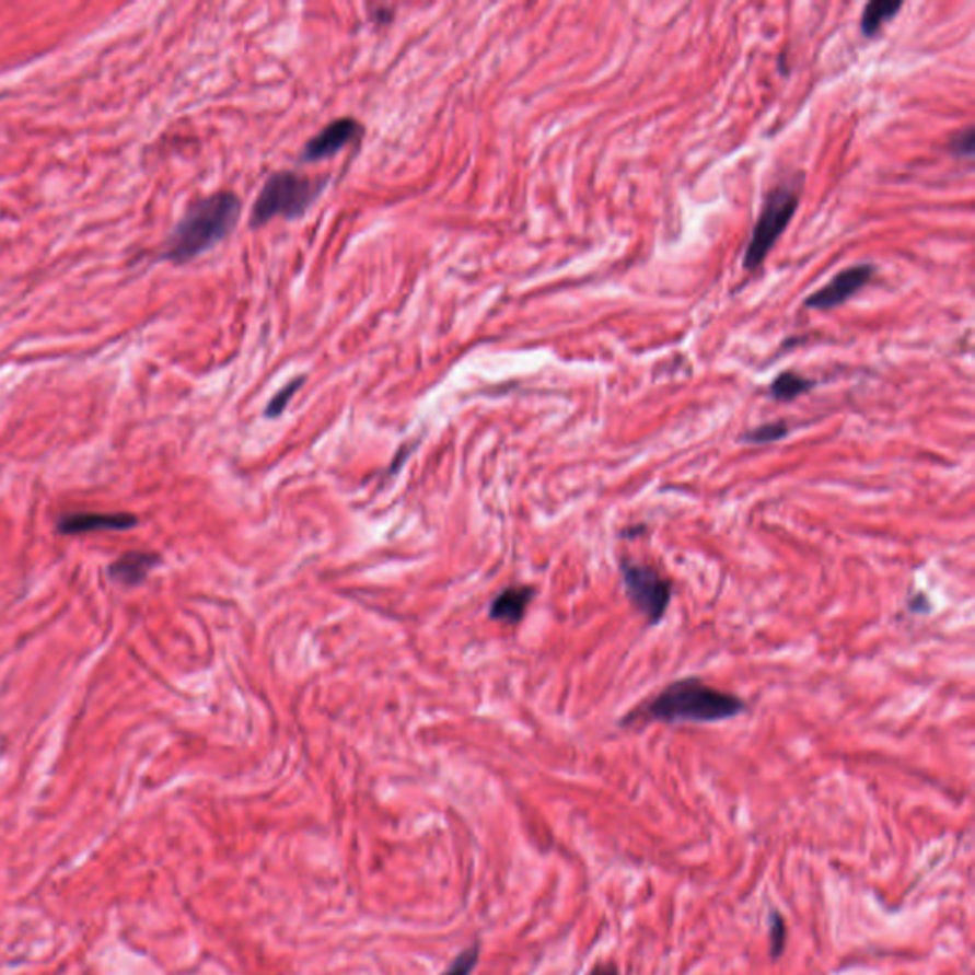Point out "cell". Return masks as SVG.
Wrapping results in <instances>:
<instances>
[{
	"instance_id": "obj_1",
	"label": "cell",
	"mask_w": 975,
	"mask_h": 975,
	"mask_svg": "<svg viewBox=\"0 0 975 975\" xmlns=\"http://www.w3.org/2000/svg\"><path fill=\"white\" fill-rule=\"evenodd\" d=\"M747 711V704L724 689L715 688L699 676H684L675 683L668 684L658 692V696L638 705L624 720L622 727H631L635 722H665V724H683V722H722L735 719Z\"/></svg>"
},
{
	"instance_id": "obj_2",
	"label": "cell",
	"mask_w": 975,
	"mask_h": 975,
	"mask_svg": "<svg viewBox=\"0 0 975 975\" xmlns=\"http://www.w3.org/2000/svg\"><path fill=\"white\" fill-rule=\"evenodd\" d=\"M243 202L235 193H213L195 200L166 241L164 257L174 264H187L213 248L235 229Z\"/></svg>"
},
{
	"instance_id": "obj_3",
	"label": "cell",
	"mask_w": 975,
	"mask_h": 975,
	"mask_svg": "<svg viewBox=\"0 0 975 975\" xmlns=\"http://www.w3.org/2000/svg\"><path fill=\"white\" fill-rule=\"evenodd\" d=\"M326 187V177L313 179L293 170H280L267 177L252 206L249 228L259 229L275 218L293 220L307 212Z\"/></svg>"
},
{
	"instance_id": "obj_4",
	"label": "cell",
	"mask_w": 975,
	"mask_h": 975,
	"mask_svg": "<svg viewBox=\"0 0 975 975\" xmlns=\"http://www.w3.org/2000/svg\"><path fill=\"white\" fill-rule=\"evenodd\" d=\"M797 208H799V193L792 185H776L766 195L763 210L753 228V235L748 239L743 257V267L747 271H755L756 267L764 264L774 244L778 243L779 236L784 235L785 229L791 223Z\"/></svg>"
},
{
	"instance_id": "obj_5",
	"label": "cell",
	"mask_w": 975,
	"mask_h": 975,
	"mask_svg": "<svg viewBox=\"0 0 975 975\" xmlns=\"http://www.w3.org/2000/svg\"><path fill=\"white\" fill-rule=\"evenodd\" d=\"M619 573L624 581L625 594L638 614L645 617L648 625L661 624L673 596L671 581L663 578L652 566L632 558H622Z\"/></svg>"
},
{
	"instance_id": "obj_6",
	"label": "cell",
	"mask_w": 975,
	"mask_h": 975,
	"mask_svg": "<svg viewBox=\"0 0 975 975\" xmlns=\"http://www.w3.org/2000/svg\"><path fill=\"white\" fill-rule=\"evenodd\" d=\"M874 265L859 264L851 265L848 269L838 272L829 285H825L822 290L812 293L804 305L808 309H827L838 307L844 301L850 300L854 293H858L861 288L866 287L869 280L873 279Z\"/></svg>"
},
{
	"instance_id": "obj_7",
	"label": "cell",
	"mask_w": 975,
	"mask_h": 975,
	"mask_svg": "<svg viewBox=\"0 0 975 975\" xmlns=\"http://www.w3.org/2000/svg\"><path fill=\"white\" fill-rule=\"evenodd\" d=\"M362 125L357 118L341 117L324 126L321 132L313 136L301 151V161L316 162L334 156L352 141L360 140Z\"/></svg>"
},
{
	"instance_id": "obj_8",
	"label": "cell",
	"mask_w": 975,
	"mask_h": 975,
	"mask_svg": "<svg viewBox=\"0 0 975 975\" xmlns=\"http://www.w3.org/2000/svg\"><path fill=\"white\" fill-rule=\"evenodd\" d=\"M136 524L138 519L128 513H71L59 519L58 532L66 536L90 534V532H123L132 530Z\"/></svg>"
},
{
	"instance_id": "obj_9",
	"label": "cell",
	"mask_w": 975,
	"mask_h": 975,
	"mask_svg": "<svg viewBox=\"0 0 975 975\" xmlns=\"http://www.w3.org/2000/svg\"><path fill=\"white\" fill-rule=\"evenodd\" d=\"M156 565H159V557L153 553L130 550L109 566V578L118 585H140Z\"/></svg>"
},
{
	"instance_id": "obj_10",
	"label": "cell",
	"mask_w": 975,
	"mask_h": 975,
	"mask_svg": "<svg viewBox=\"0 0 975 975\" xmlns=\"http://www.w3.org/2000/svg\"><path fill=\"white\" fill-rule=\"evenodd\" d=\"M534 594L536 591L532 587H509L503 593L496 596V601L491 602V619L503 622V624H519L526 614V608H529Z\"/></svg>"
},
{
	"instance_id": "obj_11",
	"label": "cell",
	"mask_w": 975,
	"mask_h": 975,
	"mask_svg": "<svg viewBox=\"0 0 975 975\" xmlns=\"http://www.w3.org/2000/svg\"><path fill=\"white\" fill-rule=\"evenodd\" d=\"M902 8V2H897V0H874V2H869L863 8V14H861V31H863V35H867V37L877 35L880 27L884 23L890 22Z\"/></svg>"
},
{
	"instance_id": "obj_12",
	"label": "cell",
	"mask_w": 975,
	"mask_h": 975,
	"mask_svg": "<svg viewBox=\"0 0 975 975\" xmlns=\"http://www.w3.org/2000/svg\"><path fill=\"white\" fill-rule=\"evenodd\" d=\"M814 387V382L808 380L804 375H800L794 370H787L784 374H779L770 385V395L774 401L779 403H789L797 396L804 395Z\"/></svg>"
},
{
	"instance_id": "obj_13",
	"label": "cell",
	"mask_w": 975,
	"mask_h": 975,
	"mask_svg": "<svg viewBox=\"0 0 975 975\" xmlns=\"http://www.w3.org/2000/svg\"><path fill=\"white\" fill-rule=\"evenodd\" d=\"M789 426L785 423V421H770V423H763V426L755 427V429H751L747 433H743L741 440L743 442H747V444H755V446H761V444H771V442H778V440L785 439L787 434H789Z\"/></svg>"
},
{
	"instance_id": "obj_14",
	"label": "cell",
	"mask_w": 975,
	"mask_h": 975,
	"mask_svg": "<svg viewBox=\"0 0 975 975\" xmlns=\"http://www.w3.org/2000/svg\"><path fill=\"white\" fill-rule=\"evenodd\" d=\"M303 382H305V378L301 375V378H295V380H292L288 385H285L277 395L272 396L271 403H269L267 410H265V416H267V418H279L280 414L287 410L288 403H290L292 396L300 391Z\"/></svg>"
},
{
	"instance_id": "obj_15",
	"label": "cell",
	"mask_w": 975,
	"mask_h": 975,
	"mask_svg": "<svg viewBox=\"0 0 975 975\" xmlns=\"http://www.w3.org/2000/svg\"><path fill=\"white\" fill-rule=\"evenodd\" d=\"M478 956H480V947H478V943H475V945L469 947V949H465L463 953L457 954L455 961L442 972V975L473 974V970L477 968Z\"/></svg>"
},
{
	"instance_id": "obj_16",
	"label": "cell",
	"mask_w": 975,
	"mask_h": 975,
	"mask_svg": "<svg viewBox=\"0 0 975 975\" xmlns=\"http://www.w3.org/2000/svg\"><path fill=\"white\" fill-rule=\"evenodd\" d=\"M974 149L975 134L972 126L964 128L962 132L956 134L953 140H951V151H953L954 156H972Z\"/></svg>"
},
{
	"instance_id": "obj_17",
	"label": "cell",
	"mask_w": 975,
	"mask_h": 975,
	"mask_svg": "<svg viewBox=\"0 0 975 975\" xmlns=\"http://www.w3.org/2000/svg\"><path fill=\"white\" fill-rule=\"evenodd\" d=\"M785 936H787V931H785L784 918L779 917V913H774L770 928L771 956L774 959L784 951Z\"/></svg>"
},
{
	"instance_id": "obj_18",
	"label": "cell",
	"mask_w": 975,
	"mask_h": 975,
	"mask_svg": "<svg viewBox=\"0 0 975 975\" xmlns=\"http://www.w3.org/2000/svg\"><path fill=\"white\" fill-rule=\"evenodd\" d=\"M589 975H619L614 964H596Z\"/></svg>"
}]
</instances>
